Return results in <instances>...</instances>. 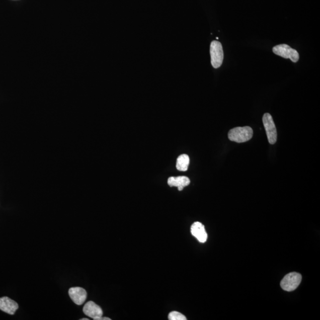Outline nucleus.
<instances>
[{"mask_svg": "<svg viewBox=\"0 0 320 320\" xmlns=\"http://www.w3.org/2000/svg\"><path fill=\"white\" fill-rule=\"evenodd\" d=\"M253 135V129L250 126L236 127L230 130L228 132V138L231 141L242 143L251 139Z\"/></svg>", "mask_w": 320, "mask_h": 320, "instance_id": "1", "label": "nucleus"}, {"mask_svg": "<svg viewBox=\"0 0 320 320\" xmlns=\"http://www.w3.org/2000/svg\"><path fill=\"white\" fill-rule=\"evenodd\" d=\"M210 54L213 67L219 68L224 60V51L221 43L217 41H213L210 46Z\"/></svg>", "mask_w": 320, "mask_h": 320, "instance_id": "2", "label": "nucleus"}, {"mask_svg": "<svg viewBox=\"0 0 320 320\" xmlns=\"http://www.w3.org/2000/svg\"><path fill=\"white\" fill-rule=\"evenodd\" d=\"M302 281V276L298 273L292 272L286 275L281 282V288L284 291L291 292L298 287Z\"/></svg>", "mask_w": 320, "mask_h": 320, "instance_id": "3", "label": "nucleus"}, {"mask_svg": "<svg viewBox=\"0 0 320 320\" xmlns=\"http://www.w3.org/2000/svg\"><path fill=\"white\" fill-rule=\"evenodd\" d=\"M263 123L265 126L269 142L272 145L275 144L277 141V130H276L275 122L273 121L271 115L268 113H265L263 115Z\"/></svg>", "mask_w": 320, "mask_h": 320, "instance_id": "4", "label": "nucleus"}, {"mask_svg": "<svg viewBox=\"0 0 320 320\" xmlns=\"http://www.w3.org/2000/svg\"><path fill=\"white\" fill-rule=\"evenodd\" d=\"M273 52L275 55L281 56L285 59H291L293 62L298 61L299 53L295 49L290 47L286 44L276 45L273 48Z\"/></svg>", "mask_w": 320, "mask_h": 320, "instance_id": "5", "label": "nucleus"}, {"mask_svg": "<svg viewBox=\"0 0 320 320\" xmlns=\"http://www.w3.org/2000/svg\"><path fill=\"white\" fill-rule=\"evenodd\" d=\"M83 312L87 316L94 320H99L103 316V312L101 306L93 301H89L83 308Z\"/></svg>", "mask_w": 320, "mask_h": 320, "instance_id": "6", "label": "nucleus"}, {"mask_svg": "<svg viewBox=\"0 0 320 320\" xmlns=\"http://www.w3.org/2000/svg\"><path fill=\"white\" fill-rule=\"evenodd\" d=\"M69 295L75 304L81 305L84 303L88 296L85 289L80 287H73L69 289Z\"/></svg>", "mask_w": 320, "mask_h": 320, "instance_id": "7", "label": "nucleus"}, {"mask_svg": "<svg viewBox=\"0 0 320 320\" xmlns=\"http://www.w3.org/2000/svg\"><path fill=\"white\" fill-rule=\"evenodd\" d=\"M193 236L198 240L200 243H205L208 239V234L206 232L205 226L202 223L195 222L193 223L191 228Z\"/></svg>", "mask_w": 320, "mask_h": 320, "instance_id": "8", "label": "nucleus"}, {"mask_svg": "<svg viewBox=\"0 0 320 320\" xmlns=\"http://www.w3.org/2000/svg\"><path fill=\"white\" fill-rule=\"evenodd\" d=\"M19 308L18 303L13 301L11 298L5 296L0 298V309L2 311L8 313L9 314L13 315Z\"/></svg>", "mask_w": 320, "mask_h": 320, "instance_id": "9", "label": "nucleus"}, {"mask_svg": "<svg viewBox=\"0 0 320 320\" xmlns=\"http://www.w3.org/2000/svg\"><path fill=\"white\" fill-rule=\"evenodd\" d=\"M168 183L170 186L177 187L179 191H182L185 187L189 185L191 181L186 176L171 177Z\"/></svg>", "mask_w": 320, "mask_h": 320, "instance_id": "10", "label": "nucleus"}, {"mask_svg": "<svg viewBox=\"0 0 320 320\" xmlns=\"http://www.w3.org/2000/svg\"><path fill=\"white\" fill-rule=\"evenodd\" d=\"M189 163V156L187 154H182L177 159L176 168L179 171L186 172L188 171Z\"/></svg>", "mask_w": 320, "mask_h": 320, "instance_id": "11", "label": "nucleus"}, {"mask_svg": "<svg viewBox=\"0 0 320 320\" xmlns=\"http://www.w3.org/2000/svg\"><path fill=\"white\" fill-rule=\"evenodd\" d=\"M169 319L170 320H186L187 318L184 315L178 311H172L169 314Z\"/></svg>", "mask_w": 320, "mask_h": 320, "instance_id": "12", "label": "nucleus"}, {"mask_svg": "<svg viewBox=\"0 0 320 320\" xmlns=\"http://www.w3.org/2000/svg\"><path fill=\"white\" fill-rule=\"evenodd\" d=\"M99 320H111V319L108 317H103V316H102V317L100 318Z\"/></svg>", "mask_w": 320, "mask_h": 320, "instance_id": "13", "label": "nucleus"}, {"mask_svg": "<svg viewBox=\"0 0 320 320\" xmlns=\"http://www.w3.org/2000/svg\"><path fill=\"white\" fill-rule=\"evenodd\" d=\"M80 320H89V318H82V319H80Z\"/></svg>", "mask_w": 320, "mask_h": 320, "instance_id": "14", "label": "nucleus"}, {"mask_svg": "<svg viewBox=\"0 0 320 320\" xmlns=\"http://www.w3.org/2000/svg\"><path fill=\"white\" fill-rule=\"evenodd\" d=\"M216 39H219V38L216 37Z\"/></svg>", "mask_w": 320, "mask_h": 320, "instance_id": "15", "label": "nucleus"}]
</instances>
